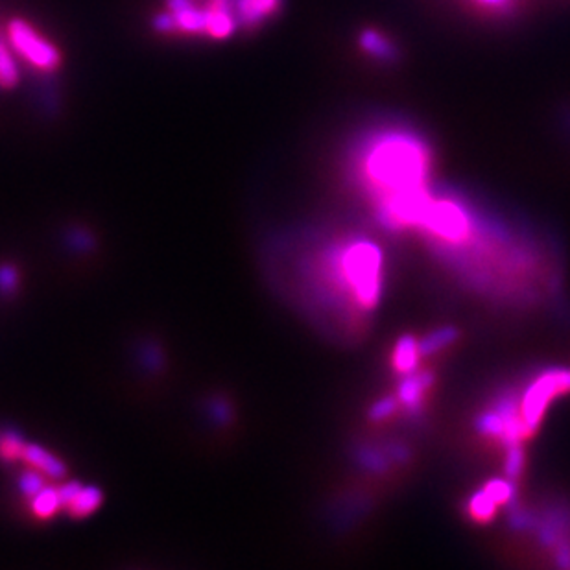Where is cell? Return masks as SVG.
Here are the masks:
<instances>
[{"instance_id":"cell-1","label":"cell","mask_w":570,"mask_h":570,"mask_svg":"<svg viewBox=\"0 0 570 570\" xmlns=\"http://www.w3.org/2000/svg\"><path fill=\"white\" fill-rule=\"evenodd\" d=\"M425 157L423 152L412 144V141H388L381 142L368 157L370 178L379 185V188H391L395 194L391 199L418 192L416 185L423 178Z\"/></svg>"},{"instance_id":"cell-2","label":"cell","mask_w":570,"mask_h":570,"mask_svg":"<svg viewBox=\"0 0 570 570\" xmlns=\"http://www.w3.org/2000/svg\"><path fill=\"white\" fill-rule=\"evenodd\" d=\"M8 45L14 49L15 56H19L37 70L52 72L61 63V54L58 47L28 21H10Z\"/></svg>"},{"instance_id":"cell-3","label":"cell","mask_w":570,"mask_h":570,"mask_svg":"<svg viewBox=\"0 0 570 570\" xmlns=\"http://www.w3.org/2000/svg\"><path fill=\"white\" fill-rule=\"evenodd\" d=\"M421 220L427 227L445 240H458L467 231V218L455 203H427Z\"/></svg>"},{"instance_id":"cell-4","label":"cell","mask_w":570,"mask_h":570,"mask_svg":"<svg viewBox=\"0 0 570 570\" xmlns=\"http://www.w3.org/2000/svg\"><path fill=\"white\" fill-rule=\"evenodd\" d=\"M282 6V0H234L238 24L255 26L273 17Z\"/></svg>"},{"instance_id":"cell-5","label":"cell","mask_w":570,"mask_h":570,"mask_svg":"<svg viewBox=\"0 0 570 570\" xmlns=\"http://www.w3.org/2000/svg\"><path fill=\"white\" fill-rule=\"evenodd\" d=\"M23 460L37 469L39 473H43L45 476H51V478H63L65 476V465L49 451L41 449V446L37 445H32V443H26L24 451H23Z\"/></svg>"},{"instance_id":"cell-6","label":"cell","mask_w":570,"mask_h":570,"mask_svg":"<svg viewBox=\"0 0 570 570\" xmlns=\"http://www.w3.org/2000/svg\"><path fill=\"white\" fill-rule=\"evenodd\" d=\"M102 504V492L95 485H81L78 493L72 497V501L65 506V510L72 515V517H86L89 513H93L95 510H98V506Z\"/></svg>"},{"instance_id":"cell-7","label":"cell","mask_w":570,"mask_h":570,"mask_svg":"<svg viewBox=\"0 0 570 570\" xmlns=\"http://www.w3.org/2000/svg\"><path fill=\"white\" fill-rule=\"evenodd\" d=\"M19 65L14 49L0 39V87L3 89H14L19 84Z\"/></svg>"},{"instance_id":"cell-8","label":"cell","mask_w":570,"mask_h":570,"mask_svg":"<svg viewBox=\"0 0 570 570\" xmlns=\"http://www.w3.org/2000/svg\"><path fill=\"white\" fill-rule=\"evenodd\" d=\"M360 45L368 51L372 56L384 60V61H395L397 60V51L393 49V45L390 43L388 39L381 37L377 32L368 30L363 32L360 37Z\"/></svg>"},{"instance_id":"cell-9","label":"cell","mask_w":570,"mask_h":570,"mask_svg":"<svg viewBox=\"0 0 570 570\" xmlns=\"http://www.w3.org/2000/svg\"><path fill=\"white\" fill-rule=\"evenodd\" d=\"M60 508H61V502H60L58 490H52V487L45 485L43 490L32 497V510L39 517H51Z\"/></svg>"},{"instance_id":"cell-10","label":"cell","mask_w":570,"mask_h":570,"mask_svg":"<svg viewBox=\"0 0 570 570\" xmlns=\"http://www.w3.org/2000/svg\"><path fill=\"white\" fill-rule=\"evenodd\" d=\"M26 441L14 430L0 432V458L3 460H17L23 458V451Z\"/></svg>"},{"instance_id":"cell-11","label":"cell","mask_w":570,"mask_h":570,"mask_svg":"<svg viewBox=\"0 0 570 570\" xmlns=\"http://www.w3.org/2000/svg\"><path fill=\"white\" fill-rule=\"evenodd\" d=\"M419 347L416 345L414 340L410 338H404L400 340L397 351H395V368L399 372H410L414 365H416V360H418V354H419Z\"/></svg>"},{"instance_id":"cell-12","label":"cell","mask_w":570,"mask_h":570,"mask_svg":"<svg viewBox=\"0 0 570 570\" xmlns=\"http://www.w3.org/2000/svg\"><path fill=\"white\" fill-rule=\"evenodd\" d=\"M428 381L427 377H412L406 381L402 386H400V399L406 402V404H418L421 395H423V390L427 388Z\"/></svg>"},{"instance_id":"cell-13","label":"cell","mask_w":570,"mask_h":570,"mask_svg":"<svg viewBox=\"0 0 570 570\" xmlns=\"http://www.w3.org/2000/svg\"><path fill=\"white\" fill-rule=\"evenodd\" d=\"M45 487V482H43V476H39L37 473H24L21 474L19 478V490L23 492L24 497H33L37 495L41 490Z\"/></svg>"},{"instance_id":"cell-14","label":"cell","mask_w":570,"mask_h":570,"mask_svg":"<svg viewBox=\"0 0 570 570\" xmlns=\"http://www.w3.org/2000/svg\"><path fill=\"white\" fill-rule=\"evenodd\" d=\"M455 338V331H439L428 336V340L419 347L421 353H430V351H437L443 345H446L449 342H453Z\"/></svg>"},{"instance_id":"cell-15","label":"cell","mask_w":570,"mask_h":570,"mask_svg":"<svg viewBox=\"0 0 570 570\" xmlns=\"http://www.w3.org/2000/svg\"><path fill=\"white\" fill-rule=\"evenodd\" d=\"M17 287V271L12 266L0 268V290L14 292Z\"/></svg>"},{"instance_id":"cell-16","label":"cell","mask_w":570,"mask_h":570,"mask_svg":"<svg viewBox=\"0 0 570 570\" xmlns=\"http://www.w3.org/2000/svg\"><path fill=\"white\" fill-rule=\"evenodd\" d=\"M393 410H395V402L390 400V399H386V400H382V402H379V404L375 406L373 412H372V418L381 419V418L390 416Z\"/></svg>"},{"instance_id":"cell-17","label":"cell","mask_w":570,"mask_h":570,"mask_svg":"<svg viewBox=\"0 0 570 570\" xmlns=\"http://www.w3.org/2000/svg\"><path fill=\"white\" fill-rule=\"evenodd\" d=\"M520 465H522V455H520V451H511L510 453V458H508V473L510 474H519V471H520Z\"/></svg>"},{"instance_id":"cell-18","label":"cell","mask_w":570,"mask_h":570,"mask_svg":"<svg viewBox=\"0 0 570 570\" xmlns=\"http://www.w3.org/2000/svg\"><path fill=\"white\" fill-rule=\"evenodd\" d=\"M482 3H485V5H504L506 0H482Z\"/></svg>"}]
</instances>
